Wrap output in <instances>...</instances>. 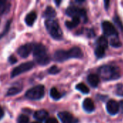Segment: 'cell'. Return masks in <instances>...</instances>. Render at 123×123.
<instances>
[{"mask_svg":"<svg viewBox=\"0 0 123 123\" xmlns=\"http://www.w3.org/2000/svg\"><path fill=\"white\" fill-rule=\"evenodd\" d=\"M34 66V63L33 62H26L24 63L20 64L19 66H17L13 69V71L11 73V77L14 78L17 76H19V74L27 72L32 69Z\"/></svg>","mask_w":123,"mask_h":123,"instance_id":"8992f818","label":"cell"},{"mask_svg":"<svg viewBox=\"0 0 123 123\" xmlns=\"http://www.w3.org/2000/svg\"><path fill=\"white\" fill-rule=\"evenodd\" d=\"M66 13L67 15H68L70 17H72V18L75 17H79V18L82 17L83 19H84L85 22L87 20L86 12L85 9L77 7V6H71L66 9Z\"/></svg>","mask_w":123,"mask_h":123,"instance_id":"5b68a950","label":"cell"},{"mask_svg":"<svg viewBox=\"0 0 123 123\" xmlns=\"http://www.w3.org/2000/svg\"><path fill=\"white\" fill-rule=\"evenodd\" d=\"M29 117L25 115H21L17 118V123H29Z\"/></svg>","mask_w":123,"mask_h":123,"instance_id":"484cf974","label":"cell"},{"mask_svg":"<svg viewBox=\"0 0 123 123\" xmlns=\"http://www.w3.org/2000/svg\"><path fill=\"white\" fill-rule=\"evenodd\" d=\"M45 27L50 36L55 40H61L63 37L61 28L57 21L54 19H47L45 21Z\"/></svg>","mask_w":123,"mask_h":123,"instance_id":"3957f363","label":"cell"},{"mask_svg":"<svg viewBox=\"0 0 123 123\" xmlns=\"http://www.w3.org/2000/svg\"><path fill=\"white\" fill-rule=\"evenodd\" d=\"M101 79L105 81H112L118 79L120 77L119 68L112 65H104L97 70Z\"/></svg>","mask_w":123,"mask_h":123,"instance_id":"6da1fadb","label":"cell"},{"mask_svg":"<svg viewBox=\"0 0 123 123\" xmlns=\"http://www.w3.org/2000/svg\"><path fill=\"white\" fill-rule=\"evenodd\" d=\"M97 46H100V47H102L105 49H106L108 47L107 39L105 36H101L100 37L98 38V40L97 41Z\"/></svg>","mask_w":123,"mask_h":123,"instance_id":"d6986e66","label":"cell"},{"mask_svg":"<svg viewBox=\"0 0 123 123\" xmlns=\"http://www.w3.org/2000/svg\"><path fill=\"white\" fill-rule=\"evenodd\" d=\"M83 108L86 112H92L95 109V106L93 100L90 98L85 99L84 101L83 102Z\"/></svg>","mask_w":123,"mask_h":123,"instance_id":"4fadbf2b","label":"cell"},{"mask_svg":"<svg viewBox=\"0 0 123 123\" xmlns=\"http://www.w3.org/2000/svg\"><path fill=\"white\" fill-rule=\"evenodd\" d=\"M45 123H58V122L55 117H50L46 120Z\"/></svg>","mask_w":123,"mask_h":123,"instance_id":"4dcf8cb0","label":"cell"},{"mask_svg":"<svg viewBox=\"0 0 123 123\" xmlns=\"http://www.w3.org/2000/svg\"><path fill=\"white\" fill-rule=\"evenodd\" d=\"M39 123V122H35V123Z\"/></svg>","mask_w":123,"mask_h":123,"instance_id":"d590c367","label":"cell"},{"mask_svg":"<svg viewBox=\"0 0 123 123\" xmlns=\"http://www.w3.org/2000/svg\"><path fill=\"white\" fill-rule=\"evenodd\" d=\"M80 18L75 17L72 18L71 21H66V26L68 28V29H73L76 27H77L79 23H80Z\"/></svg>","mask_w":123,"mask_h":123,"instance_id":"e0dca14e","label":"cell"},{"mask_svg":"<svg viewBox=\"0 0 123 123\" xmlns=\"http://www.w3.org/2000/svg\"><path fill=\"white\" fill-rule=\"evenodd\" d=\"M116 94L120 97H123V84H119L116 86Z\"/></svg>","mask_w":123,"mask_h":123,"instance_id":"4316f807","label":"cell"},{"mask_svg":"<svg viewBox=\"0 0 123 123\" xmlns=\"http://www.w3.org/2000/svg\"><path fill=\"white\" fill-rule=\"evenodd\" d=\"M62 123H78L79 120L68 112H61L58 115Z\"/></svg>","mask_w":123,"mask_h":123,"instance_id":"ba28073f","label":"cell"},{"mask_svg":"<svg viewBox=\"0 0 123 123\" xmlns=\"http://www.w3.org/2000/svg\"><path fill=\"white\" fill-rule=\"evenodd\" d=\"M33 55L36 62L42 66H45L50 62V57L47 53L46 48L42 44H36L33 48Z\"/></svg>","mask_w":123,"mask_h":123,"instance_id":"7a4b0ae2","label":"cell"},{"mask_svg":"<svg viewBox=\"0 0 123 123\" xmlns=\"http://www.w3.org/2000/svg\"><path fill=\"white\" fill-rule=\"evenodd\" d=\"M45 95V88L43 85H38L30 89L27 91L25 96L32 100H37L42 99Z\"/></svg>","mask_w":123,"mask_h":123,"instance_id":"277c9868","label":"cell"},{"mask_svg":"<svg viewBox=\"0 0 123 123\" xmlns=\"http://www.w3.org/2000/svg\"><path fill=\"white\" fill-rule=\"evenodd\" d=\"M21 91H22V87L12 86V87H11L8 90V92L6 93V96H13V95H15L17 94H19Z\"/></svg>","mask_w":123,"mask_h":123,"instance_id":"ffe728a7","label":"cell"},{"mask_svg":"<svg viewBox=\"0 0 123 123\" xmlns=\"http://www.w3.org/2000/svg\"><path fill=\"white\" fill-rule=\"evenodd\" d=\"M69 58H70V57H69L68 50H57L54 54V59L59 62L65 61Z\"/></svg>","mask_w":123,"mask_h":123,"instance_id":"8fae6325","label":"cell"},{"mask_svg":"<svg viewBox=\"0 0 123 123\" xmlns=\"http://www.w3.org/2000/svg\"><path fill=\"white\" fill-rule=\"evenodd\" d=\"M9 25H10V22L9 21L8 22H7V24H6V26L5 27V28H4V31L0 34V38H1L4 35H6V32L8 31V30H9Z\"/></svg>","mask_w":123,"mask_h":123,"instance_id":"f546056e","label":"cell"},{"mask_svg":"<svg viewBox=\"0 0 123 123\" xmlns=\"http://www.w3.org/2000/svg\"><path fill=\"white\" fill-rule=\"evenodd\" d=\"M114 20H115V22L116 23V25L118 26V27L120 30H123V24H122V22H121L120 19V17H115Z\"/></svg>","mask_w":123,"mask_h":123,"instance_id":"f1b7e54d","label":"cell"},{"mask_svg":"<svg viewBox=\"0 0 123 123\" xmlns=\"http://www.w3.org/2000/svg\"><path fill=\"white\" fill-rule=\"evenodd\" d=\"M102 27L104 34L106 36H116V37L118 36V32L115 27L109 21L103 22L102 24Z\"/></svg>","mask_w":123,"mask_h":123,"instance_id":"52a82bcc","label":"cell"},{"mask_svg":"<svg viewBox=\"0 0 123 123\" xmlns=\"http://www.w3.org/2000/svg\"><path fill=\"white\" fill-rule=\"evenodd\" d=\"M4 117V110L3 109L0 107V120Z\"/></svg>","mask_w":123,"mask_h":123,"instance_id":"d6a6232c","label":"cell"},{"mask_svg":"<svg viewBox=\"0 0 123 123\" xmlns=\"http://www.w3.org/2000/svg\"><path fill=\"white\" fill-rule=\"evenodd\" d=\"M109 4H110V1H105V8L106 9H108Z\"/></svg>","mask_w":123,"mask_h":123,"instance_id":"836d02e7","label":"cell"},{"mask_svg":"<svg viewBox=\"0 0 123 123\" xmlns=\"http://www.w3.org/2000/svg\"><path fill=\"white\" fill-rule=\"evenodd\" d=\"M55 15H56L55 10L51 6H48L44 12V16L48 18V19H53V18L55 17Z\"/></svg>","mask_w":123,"mask_h":123,"instance_id":"ac0fdd59","label":"cell"},{"mask_svg":"<svg viewBox=\"0 0 123 123\" xmlns=\"http://www.w3.org/2000/svg\"><path fill=\"white\" fill-rule=\"evenodd\" d=\"M50 96L55 100H58L61 98V93L55 89V88H52L50 91Z\"/></svg>","mask_w":123,"mask_h":123,"instance_id":"44dd1931","label":"cell"},{"mask_svg":"<svg viewBox=\"0 0 123 123\" xmlns=\"http://www.w3.org/2000/svg\"><path fill=\"white\" fill-rule=\"evenodd\" d=\"M119 105H120V109H121L122 112H123V100L119 103Z\"/></svg>","mask_w":123,"mask_h":123,"instance_id":"e575fe53","label":"cell"},{"mask_svg":"<svg viewBox=\"0 0 123 123\" xmlns=\"http://www.w3.org/2000/svg\"><path fill=\"white\" fill-rule=\"evenodd\" d=\"M76 89L77 90H79V92H81V93L84 94H86L89 92V89L83 83H80L79 84L76 85Z\"/></svg>","mask_w":123,"mask_h":123,"instance_id":"7402d4cb","label":"cell"},{"mask_svg":"<svg viewBox=\"0 0 123 123\" xmlns=\"http://www.w3.org/2000/svg\"><path fill=\"white\" fill-rule=\"evenodd\" d=\"M95 55L98 58H102L105 55V49L102 47H100V46H97V48L95 49Z\"/></svg>","mask_w":123,"mask_h":123,"instance_id":"603a6c76","label":"cell"},{"mask_svg":"<svg viewBox=\"0 0 123 123\" xmlns=\"http://www.w3.org/2000/svg\"><path fill=\"white\" fill-rule=\"evenodd\" d=\"M87 81L92 87L96 88L99 84V77L96 74H89L87 76Z\"/></svg>","mask_w":123,"mask_h":123,"instance_id":"5bb4252c","label":"cell"},{"mask_svg":"<svg viewBox=\"0 0 123 123\" xmlns=\"http://www.w3.org/2000/svg\"><path fill=\"white\" fill-rule=\"evenodd\" d=\"M33 48L34 45L32 43H27L20 46L17 50V53L22 58H27L33 50Z\"/></svg>","mask_w":123,"mask_h":123,"instance_id":"9c48e42d","label":"cell"},{"mask_svg":"<svg viewBox=\"0 0 123 123\" xmlns=\"http://www.w3.org/2000/svg\"><path fill=\"white\" fill-rule=\"evenodd\" d=\"M8 7H9V4H7L6 1L0 0V15L5 13Z\"/></svg>","mask_w":123,"mask_h":123,"instance_id":"cb8c5ba5","label":"cell"},{"mask_svg":"<svg viewBox=\"0 0 123 123\" xmlns=\"http://www.w3.org/2000/svg\"><path fill=\"white\" fill-rule=\"evenodd\" d=\"M59 72H60V69L55 66H53L50 67L49 68V70H48V73L50 74H58Z\"/></svg>","mask_w":123,"mask_h":123,"instance_id":"83f0119b","label":"cell"},{"mask_svg":"<svg viewBox=\"0 0 123 123\" xmlns=\"http://www.w3.org/2000/svg\"><path fill=\"white\" fill-rule=\"evenodd\" d=\"M110 44L111 46L114 47V48H120L122 46V43L120 42V40L118 39V38H112L110 42Z\"/></svg>","mask_w":123,"mask_h":123,"instance_id":"d4e9b609","label":"cell"},{"mask_svg":"<svg viewBox=\"0 0 123 123\" xmlns=\"http://www.w3.org/2000/svg\"><path fill=\"white\" fill-rule=\"evenodd\" d=\"M48 116V112L44 110H37L35 112L34 114V117L35 120H37V121L42 122L44 121L47 119Z\"/></svg>","mask_w":123,"mask_h":123,"instance_id":"9a60e30c","label":"cell"},{"mask_svg":"<svg viewBox=\"0 0 123 123\" xmlns=\"http://www.w3.org/2000/svg\"><path fill=\"white\" fill-rule=\"evenodd\" d=\"M17 61V58H15L14 55H11V56H9V62L10 63L13 64V63H15Z\"/></svg>","mask_w":123,"mask_h":123,"instance_id":"1f68e13d","label":"cell"},{"mask_svg":"<svg viewBox=\"0 0 123 123\" xmlns=\"http://www.w3.org/2000/svg\"><path fill=\"white\" fill-rule=\"evenodd\" d=\"M37 19V14L35 12L29 13L25 17V22L28 26H32Z\"/></svg>","mask_w":123,"mask_h":123,"instance_id":"2e32d148","label":"cell"},{"mask_svg":"<svg viewBox=\"0 0 123 123\" xmlns=\"http://www.w3.org/2000/svg\"><path fill=\"white\" fill-rule=\"evenodd\" d=\"M107 111L109 114H110L111 115H115L116 114L118 113V112L120 111V105L119 103L117 102H116L115 100H110L107 103Z\"/></svg>","mask_w":123,"mask_h":123,"instance_id":"30bf717a","label":"cell"},{"mask_svg":"<svg viewBox=\"0 0 123 123\" xmlns=\"http://www.w3.org/2000/svg\"><path fill=\"white\" fill-rule=\"evenodd\" d=\"M70 58H81L83 57V53L80 48L74 47L68 50Z\"/></svg>","mask_w":123,"mask_h":123,"instance_id":"7c38bea8","label":"cell"}]
</instances>
